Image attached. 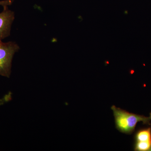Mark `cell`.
I'll return each mask as SVG.
<instances>
[{"mask_svg": "<svg viewBox=\"0 0 151 151\" xmlns=\"http://www.w3.org/2000/svg\"><path fill=\"white\" fill-rule=\"evenodd\" d=\"M111 109L113 111L116 128L121 133L131 134L134 131L137 124L139 122H142L144 124L151 125L150 116L145 117L129 113L115 105L111 107Z\"/></svg>", "mask_w": 151, "mask_h": 151, "instance_id": "6da1fadb", "label": "cell"}, {"mask_svg": "<svg viewBox=\"0 0 151 151\" xmlns=\"http://www.w3.org/2000/svg\"><path fill=\"white\" fill-rule=\"evenodd\" d=\"M19 50V47L15 42L0 40V75L9 78L13 58Z\"/></svg>", "mask_w": 151, "mask_h": 151, "instance_id": "7a4b0ae2", "label": "cell"}, {"mask_svg": "<svg viewBox=\"0 0 151 151\" xmlns=\"http://www.w3.org/2000/svg\"><path fill=\"white\" fill-rule=\"evenodd\" d=\"M3 7L4 10L0 13V40L10 35L11 28L15 19L14 13L9 9L8 6Z\"/></svg>", "mask_w": 151, "mask_h": 151, "instance_id": "3957f363", "label": "cell"}, {"mask_svg": "<svg viewBox=\"0 0 151 151\" xmlns=\"http://www.w3.org/2000/svg\"><path fill=\"white\" fill-rule=\"evenodd\" d=\"M135 143H145L151 145V128H144L138 130L135 135Z\"/></svg>", "mask_w": 151, "mask_h": 151, "instance_id": "277c9868", "label": "cell"}, {"mask_svg": "<svg viewBox=\"0 0 151 151\" xmlns=\"http://www.w3.org/2000/svg\"><path fill=\"white\" fill-rule=\"evenodd\" d=\"M13 0H4V1H0V5L3 6H8L11 5L12 4Z\"/></svg>", "mask_w": 151, "mask_h": 151, "instance_id": "5b68a950", "label": "cell"}, {"mask_svg": "<svg viewBox=\"0 0 151 151\" xmlns=\"http://www.w3.org/2000/svg\"><path fill=\"white\" fill-rule=\"evenodd\" d=\"M150 118L151 119V113H150Z\"/></svg>", "mask_w": 151, "mask_h": 151, "instance_id": "8992f818", "label": "cell"}]
</instances>
